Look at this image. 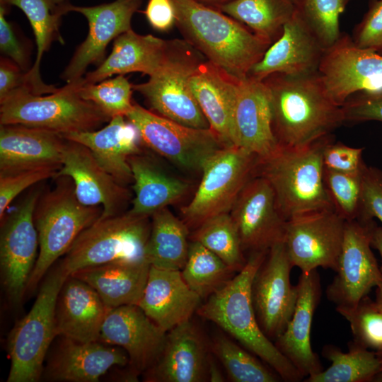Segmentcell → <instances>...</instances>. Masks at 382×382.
<instances>
[{
  "label": "cell",
  "mask_w": 382,
  "mask_h": 382,
  "mask_svg": "<svg viewBox=\"0 0 382 382\" xmlns=\"http://www.w3.org/2000/svg\"><path fill=\"white\" fill-rule=\"evenodd\" d=\"M214 355L211 353L207 365L208 381L222 382L225 381L224 376L216 363Z\"/></svg>",
  "instance_id": "53"
},
{
  "label": "cell",
  "mask_w": 382,
  "mask_h": 382,
  "mask_svg": "<svg viewBox=\"0 0 382 382\" xmlns=\"http://www.w3.org/2000/svg\"><path fill=\"white\" fill-rule=\"evenodd\" d=\"M371 246L380 254L381 258L380 268L382 272V227L378 226L376 223L374 224L371 231Z\"/></svg>",
  "instance_id": "54"
},
{
  "label": "cell",
  "mask_w": 382,
  "mask_h": 382,
  "mask_svg": "<svg viewBox=\"0 0 382 382\" xmlns=\"http://www.w3.org/2000/svg\"><path fill=\"white\" fill-rule=\"evenodd\" d=\"M330 137L304 147L279 145L258 157L254 176L271 185L278 209L286 221L326 209H335L324 178L323 151Z\"/></svg>",
  "instance_id": "4"
},
{
  "label": "cell",
  "mask_w": 382,
  "mask_h": 382,
  "mask_svg": "<svg viewBox=\"0 0 382 382\" xmlns=\"http://www.w3.org/2000/svg\"><path fill=\"white\" fill-rule=\"evenodd\" d=\"M211 352L221 363L233 382H278L282 378L252 352L223 334L210 340Z\"/></svg>",
  "instance_id": "40"
},
{
  "label": "cell",
  "mask_w": 382,
  "mask_h": 382,
  "mask_svg": "<svg viewBox=\"0 0 382 382\" xmlns=\"http://www.w3.org/2000/svg\"><path fill=\"white\" fill-rule=\"evenodd\" d=\"M110 119L79 95L77 83L48 96L33 93L23 86L0 103V125H22L62 135L96 130Z\"/></svg>",
  "instance_id": "6"
},
{
  "label": "cell",
  "mask_w": 382,
  "mask_h": 382,
  "mask_svg": "<svg viewBox=\"0 0 382 382\" xmlns=\"http://www.w3.org/2000/svg\"><path fill=\"white\" fill-rule=\"evenodd\" d=\"M8 7L0 4V50L24 72L30 71V48L21 40L13 25L5 17Z\"/></svg>",
  "instance_id": "49"
},
{
  "label": "cell",
  "mask_w": 382,
  "mask_h": 382,
  "mask_svg": "<svg viewBox=\"0 0 382 382\" xmlns=\"http://www.w3.org/2000/svg\"><path fill=\"white\" fill-rule=\"evenodd\" d=\"M294 267L284 242L272 246L258 268L251 287L253 308L265 335L275 340L291 320L298 297L290 281Z\"/></svg>",
  "instance_id": "14"
},
{
  "label": "cell",
  "mask_w": 382,
  "mask_h": 382,
  "mask_svg": "<svg viewBox=\"0 0 382 382\" xmlns=\"http://www.w3.org/2000/svg\"><path fill=\"white\" fill-rule=\"evenodd\" d=\"M125 117L138 129L143 145L186 170L201 171L207 160L225 146L210 128L183 125L137 103Z\"/></svg>",
  "instance_id": "11"
},
{
  "label": "cell",
  "mask_w": 382,
  "mask_h": 382,
  "mask_svg": "<svg viewBox=\"0 0 382 382\" xmlns=\"http://www.w3.org/2000/svg\"><path fill=\"white\" fill-rule=\"evenodd\" d=\"M210 340L191 320L166 333L162 352L143 373L145 382H203L208 381Z\"/></svg>",
  "instance_id": "22"
},
{
  "label": "cell",
  "mask_w": 382,
  "mask_h": 382,
  "mask_svg": "<svg viewBox=\"0 0 382 382\" xmlns=\"http://www.w3.org/2000/svg\"><path fill=\"white\" fill-rule=\"evenodd\" d=\"M144 13L150 25L161 32L170 30L176 23L172 0H149Z\"/></svg>",
  "instance_id": "51"
},
{
  "label": "cell",
  "mask_w": 382,
  "mask_h": 382,
  "mask_svg": "<svg viewBox=\"0 0 382 382\" xmlns=\"http://www.w3.org/2000/svg\"><path fill=\"white\" fill-rule=\"evenodd\" d=\"M151 227L145 255L151 266L182 270L188 256V226L167 207L151 215Z\"/></svg>",
  "instance_id": "35"
},
{
  "label": "cell",
  "mask_w": 382,
  "mask_h": 382,
  "mask_svg": "<svg viewBox=\"0 0 382 382\" xmlns=\"http://www.w3.org/2000/svg\"><path fill=\"white\" fill-rule=\"evenodd\" d=\"M263 81L270 91L272 126L279 145L307 146L345 123L342 106L328 96L318 72L275 74Z\"/></svg>",
  "instance_id": "1"
},
{
  "label": "cell",
  "mask_w": 382,
  "mask_h": 382,
  "mask_svg": "<svg viewBox=\"0 0 382 382\" xmlns=\"http://www.w3.org/2000/svg\"><path fill=\"white\" fill-rule=\"evenodd\" d=\"M202 4H206L207 6H219L221 4L226 3L231 0H196Z\"/></svg>",
  "instance_id": "56"
},
{
  "label": "cell",
  "mask_w": 382,
  "mask_h": 382,
  "mask_svg": "<svg viewBox=\"0 0 382 382\" xmlns=\"http://www.w3.org/2000/svg\"><path fill=\"white\" fill-rule=\"evenodd\" d=\"M24 72L13 61L4 57L0 60V103L13 91L25 86Z\"/></svg>",
  "instance_id": "52"
},
{
  "label": "cell",
  "mask_w": 382,
  "mask_h": 382,
  "mask_svg": "<svg viewBox=\"0 0 382 382\" xmlns=\"http://www.w3.org/2000/svg\"><path fill=\"white\" fill-rule=\"evenodd\" d=\"M168 41L152 35H142L129 30L114 40L109 56L94 71L86 73L81 85L100 82L114 74L140 72L149 76L162 64Z\"/></svg>",
  "instance_id": "31"
},
{
  "label": "cell",
  "mask_w": 382,
  "mask_h": 382,
  "mask_svg": "<svg viewBox=\"0 0 382 382\" xmlns=\"http://www.w3.org/2000/svg\"><path fill=\"white\" fill-rule=\"evenodd\" d=\"M290 1H292L296 6L299 4L301 0H290Z\"/></svg>",
  "instance_id": "57"
},
{
  "label": "cell",
  "mask_w": 382,
  "mask_h": 382,
  "mask_svg": "<svg viewBox=\"0 0 382 382\" xmlns=\"http://www.w3.org/2000/svg\"><path fill=\"white\" fill-rule=\"evenodd\" d=\"M325 50L296 8L280 37L253 65L248 77L263 81L275 74L302 76L316 73Z\"/></svg>",
  "instance_id": "21"
},
{
  "label": "cell",
  "mask_w": 382,
  "mask_h": 382,
  "mask_svg": "<svg viewBox=\"0 0 382 382\" xmlns=\"http://www.w3.org/2000/svg\"><path fill=\"white\" fill-rule=\"evenodd\" d=\"M216 7L270 44L280 37L296 9L290 0H231Z\"/></svg>",
  "instance_id": "36"
},
{
  "label": "cell",
  "mask_w": 382,
  "mask_h": 382,
  "mask_svg": "<svg viewBox=\"0 0 382 382\" xmlns=\"http://www.w3.org/2000/svg\"><path fill=\"white\" fill-rule=\"evenodd\" d=\"M166 333L138 305H124L108 311L99 341L120 347L127 352L128 371L137 379L160 357Z\"/></svg>",
  "instance_id": "19"
},
{
  "label": "cell",
  "mask_w": 382,
  "mask_h": 382,
  "mask_svg": "<svg viewBox=\"0 0 382 382\" xmlns=\"http://www.w3.org/2000/svg\"><path fill=\"white\" fill-rule=\"evenodd\" d=\"M318 73L328 96L342 106L356 93L382 88V54L341 35L325 50Z\"/></svg>",
  "instance_id": "16"
},
{
  "label": "cell",
  "mask_w": 382,
  "mask_h": 382,
  "mask_svg": "<svg viewBox=\"0 0 382 382\" xmlns=\"http://www.w3.org/2000/svg\"><path fill=\"white\" fill-rule=\"evenodd\" d=\"M267 252L250 253L243 269L224 286L209 296L196 313L216 324L241 345L258 357L282 381H301L303 376L262 332L253 308L252 283Z\"/></svg>",
  "instance_id": "2"
},
{
  "label": "cell",
  "mask_w": 382,
  "mask_h": 382,
  "mask_svg": "<svg viewBox=\"0 0 382 382\" xmlns=\"http://www.w3.org/2000/svg\"><path fill=\"white\" fill-rule=\"evenodd\" d=\"M172 1L185 40L233 78H247L271 45L221 11L196 0Z\"/></svg>",
  "instance_id": "3"
},
{
  "label": "cell",
  "mask_w": 382,
  "mask_h": 382,
  "mask_svg": "<svg viewBox=\"0 0 382 382\" xmlns=\"http://www.w3.org/2000/svg\"><path fill=\"white\" fill-rule=\"evenodd\" d=\"M181 274L188 286L202 299L224 286L235 272L221 258L199 242H190L188 256Z\"/></svg>",
  "instance_id": "38"
},
{
  "label": "cell",
  "mask_w": 382,
  "mask_h": 382,
  "mask_svg": "<svg viewBox=\"0 0 382 382\" xmlns=\"http://www.w3.org/2000/svg\"><path fill=\"white\" fill-rule=\"evenodd\" d=\"M230 214L244 253L267 251L284 241L286 221L278 209L271 185L262 177L253 176L248 182Z\"/></svg>",
  "instance_id": "17"
},
{
  "label": "cell",
  "mask_w": 382,
  "mask_h": 382,
  "mask_svg": "<svg viewBox=\"0 0 382 382\" xmlns=\"http://www.w3.org/2000/svg\"><path fill=\"white\" fill-rule=\"evenodd\" d=\"M60 169L58 166H42L0 173V220L13 201L28 187L48 178H54Z\"/></svg>",
  "instance_id": "45"
},
{
  "label": "cell",
  "mask_w": 382,
  "mask_h": 382,
  "mask_svg": "<svg viewBox=\"0 0 382 382\" xmlns=\"http://www.w3.org/2000/svg\"><path fill=\"white\" fill-rule=\"evenodd\" d=\"M149 218L128 210L98 219L79 235L59 265L69 276L111 262H148L145 250L151 227Z\"/></svg>",
  "instance_id": "7"
},
{
  "label": "cell",
  "mask_w": 382,
  "mask_h": 382,
  "mask_svg": "<svg viewBox=\"0 0 382 382\" xmlns=\"http://www.w3.org/2000/svg\"><path fill=\"white\" fill-rule=\"evenodd\" d=\"M128 162L134 192L129 211L134 214L151 217L180 200L189 190L187 182L168 174L142 153L131 156Z\"/></svg>",
  "instance_id": "33"
},
{
  "label": "cell",
  "mask_w": 382,
  "mask_h": 382,
  "mask_svg": "<svg viewBox=\"0 0 382 382\" xmlns=\"http://www.w3.org/2000/svg\"><path fill=\"white\" fill-rule=\"evenodd\" d=\"M352 40L361 49L382 54V0H376L372 3L357 25Z\"/></svg>",
  "instance_id": "48"
},
{
  "label": "cell",
  "mask_w": 382,
  "mask_h": 382,
  "mask_svg": "<svg viewBox=\"0 0 382 382\" xmlns=\"http://www.w3.org/2000/svg\"><path fill=\"white\" fill-rule=\"evenodd\" d=\"M190 239L211 250L235 272L241 271L247 263L248 258L230 213L207 219L196 228Z\"/></svg>",
  "instance_id": "39"
},
{
  "label": "cell",
  "mask_w": 382,
  "mask_h": 382,
  "mask_svg": "<svg viewBox=\"0 0 382 382\" xmlns=\"http://www.w3.org/2000/svg\"><path fill=\"white\" fill-rule=\"evenodd\" d=\"M141 3L142 0H115L94 6H76L68 2V12H78L86 17L88 32L61 78L67 83H76L83 79L91 64L100 65L104 60L105 50L110 41L132 30V16Z\"/></svg>",
  "instance_id": "18"
},
{
  "label": "cell",
  "mask_w": 382,
  "mask_h": 382,
  "mask_svg": "<svg viewBox=\"0 0 382 382\" xmlns=\"http://www.w3.org/2000/svg\"><path fill=\"white\" fill-rule=\"evenodd\" d=\"M382 223V170L366 163L361 171V195L357 220Z\"/></svg>",
  "instance_id": "46"
},
{
  "label": "cell",
  "mask_w": 382,
  "mask_h": 382,
  "mask_svg": "<svg viewBox=\"0 0 382 382\" xmlns=\"http://www.w3.org/2000/svg\"><path fill=\"white\" fill-rule=\"evenodd\" d=\"M349 0H301L296 8L326 50L340 37V16Z\"/></svg>",
  "instance_id": "43"
},
{
  "label": "cell",
  "mask_w": 382,
  "mask_h": 382,
  "mask_svg": "<svg viewBox=\"0 0 382 382\" xmlns=\"http://www.w3.org/2000/svg\"><path fill=\"white\" fill-rule=\"evenodd\" d=\"M67 139L46 129L0 125V173L42 166L62 167Z\"/></svg>",
  "instance_id": "26"
},
{
  "label": "cell",
  "mask_w": 382,
  "mask_h": 382,
  "mask_svg": "<svg viewBox=\"0 0 382 382\" xmlns=\"http://www.w3.org/2000/svg\"><path fill=\"white\" fill-rule=\"evenodd\" d=\"M379 306L382 308V286L376 287V299ZM381 364V371H382V352H376Z\"/></svg>",
  "instance_id": "55"
},
{
  "label": "cell",
  "mask_w": 382,
  "mask_h": 382,
  "mask_svg": "<svg viewBox=\"0 0 382 382\" xmlns=\"http://www.w3.org/2000/svg\"><path fill=\"white\" fill-rule=\"evenodd\" d=\"M361 171L358 173H347L325 168L324 170L325 182L335 210L346 221L355 220L359 216Z\"/></svg>",
  "instance_id": "44"
},
{
  "label": "cell",
  "mask_w": 382,
  "mask_h": 382,
  "mask_svg": "<svg viewBox=\"0 0 382 382\" xmlns=\"http://www.w3.org/2000/svg\"><path fill=\"white\" fill-rule=\"evenodd\" d=\"M345 122H382V88L352 95L342 105Z\"/></svg>",
  "instance_id": "47"
},
{
  "label": "cell",
  "mask_w": 382,
  "mask_h": 382,
  "mask_svg": "<svg viewBox=\"0 0 382 382\" xmlns=\"http://www.w3.org/2000/svg\"><path fill=\"white\" fill-rule=\"evenodd\" d=\"M239 79L209 61H202L190 78V86L209 128L225 146L235 145L233 108Z\"/></svg>",
  "instance_id": "29"
},
{
  "label": "cell",
  "mask_w": 382,
  "mask_h": 382,
  "mask_svg": "<svg viewBox=\"0 0 382 382\" xmlns=\"http://www.w3.org/2000/svg\"><path fill=\"white\" fill-rule=\"evenodd\" d=\"M68 1L55 3L53 0H0L6 7L15 6L27 16L32 27L37 45L35 62L25 74V86L33 93L43 95L59 90L53 85L43 82L40 73L42 58L54 41L64 43L59 27L63 15L68 13Z\"/></svg>",
  "instance_id": "34"
},
{
  "label": "cell",
  "mask_w": 382,
  "mask_h": 382,
  "mask_svg": "<svg viewBox=\"0 0 382 382\" xmlns=\"http://www.w3.org/2000/svg\"><path fill=\"white\" fill-rule=\"evenodd\" d=\"M86 146L100 166L118 183H133L128 162L131 156L141 154L143 143L137 127L125 116H115L100 129L63 135Z\"/></svg>",
  "instance_id": "30"
},
{
  "label": "cell",
  "mask_w": 382,
  "mask_h": 382,
  "mask_svg": "<svg viewBox=\"0 0 382 382\" xmlns=\"http://www.w3.org/2000/svg\"><path fill=\"white\" fill-rule=\"evenodd\" d=\"M201 54L186 40L168 41L166 57L147 81L132 85L157 114L183 125L209 128L195 100L190 78L202 61Z\"/></svg>",
  "instance_id": "9"
},
{
  "label": "cell",
  "mask_w": 382,
  "mask_h": 382,
  "mask_svg": "<svg viewBox=\"0 0 382 382\" xmlns=\"http://www.w3.org/2000/svg\"><path fill=\"white\" fill-rule=\"evenodd\" d=\"M54 187L42 191L33 213L39 253L26 292L33 291L53 263L65 254L79 235L100 217L103 208L86 206L77 199L73 180L66 175L54 178Z\"/></svg>",
  "instance_id": "5"
},
{
  "label": "cell",
  "mask_w": 382,
  "mask_h": 382,
  "mask_svg": "<svg viewBox=\"0 0 382 382\" xmlns=\"http://www.w3.org/2000/svg\"><path fill=\"white\" fill-rule=\"evenodd\" d=\"M296 286L298 297L294 314L274 343L303 378H306L323 370L311 342L313 314L321 297L317 270L301 272Z\"/></svg>",
  "instance_id": "24"
},
{
  "label": "cell",
  "mask_w": 382,
  "mask_h": 382,
  "mask_svg": "<svg viewBox=\"0 0 382 382\" xmlns=\"http://www.w3.org/2000/svg\"><path fill=\"white\" fill-rule=\"evenodd\" d=\"M258 156L237 145L224 146L212 155L192 199L181 209L187 226L197 228L214 216L230 213L239 194L254 176Z\"/></svg>",
  "instance_id": "10"
},
{
  "label": "cell",
  "mask_w": 382,
  "mask_h": 382,
  "mask_svg": "<svg viewBox=\"0 0 382 382\" xmlns=\"http://www.w3.org/2000/svg\"><path fill=\"white\" fill-rule=\"evenodd\" d=\"M202 299L183 278L180 270L150 267L146 284L138 306L166 332L191 320Z\"/></svg>",
  "instance_id": "27"
},
{
  "label": "cell",
  "mask_w": 382,
  "mask_h": 382,
  "mask_svg": "<svg viewBox=\"0 0 382 382\" xmlns=\"http://www.w3.org/2000/svg\"><path fill=\"white\" fill-rule=\"evenodd\" d=\"M322 355L331 362L325 370L306 378V382H370L381 371L376 352L353 340L348 343V352L326 345Z\"/></svg>",
  "instance_id": "37"
},
{
  "label": "cell",
  "mask_w": 382,
  "mask_h": 382,
  "mask_svg": "<svg viewBox=\"0 0 382 382\" xmlns=\"http://www.w3.org/2000/svg\"><path fill=\"white\" fill-rule=\"evenodd\" d=\"M60 175L71 178L81 204L102 207L99 219L126 212L129 190L104 170L84 145L67 139L62 165L54 178Z\"/></svg>",
  "instance_id": "20"
},
{
  "label": "cell",
  "mask_w": 382,
  "mask_h": 382,
  "mask_svg": "<svg viewBox=\"0 0 382 382\" xmlns=\"http://www.w3.org/2000/svg\"><path fill=\"white\" fill-rule=\"evenodd\" d=\"M76 83L79 95L93 103L110 118L126 116L133 108L132 85L122 74L93 84Z\"/></svg>",
  "instance_id": "42"
},
{
  "label": "cell",
  "mask_w": 382,
  "mask_h": 382,
  "mask_svg": "<svg viewBox=\"0 0 382 382\" xmlns=\"http://www.w3.org/2000/svg\"><path fill=\"white\" fill-rule=\"evenodd\" d=\"M148 262H111L81 269L71 274L93 288L110 309L138 305L148 279Z\"/></svg>",
  "instance_id": "32"
},
{
  "label": "cell",
  "mask_w": 382,
  "mask_h": 382,
  "mask_svg": "<svg viewBox=\"0 0 382 382\" xmlns=\"http://www.w3.org/2000/svg\"><path fill=\"white\" fill-rule=\"evenodd\" d=\"M67 277L59 264L53 268L44 279L30 311L9 333L11 368L7 382H37L42 378L45 359L57 336L55 307Z\"/></svg>",
  "instance_id": "8"
},
{
  "label": "cell",
  "mask_w": 382,
  "mask_h": 382,
  "mask_svg": "<svg viewBox=\"0 0 382 382\" xmlns=\"http://www.w3.org/2000/svg\"><path fill=\"white\" fill-rule=\"evenodd\" d=\"M235 145L258 157L273 151L278 143L272 126L270 91L263 81H239L233 108Z\"/></svg>",
  "instance_id": "25"
},
{
  "label": "cell",
  "mask_w": 382,
  "mask_h": 382,
  "mask_svg": "<svg viewBox=\"0 0 382 382\" xmlns=\"http://www.w3.org/2000/svg\"><path fill=\"white\" fill-rule=\"evenodd\" d=\"M42 191L34 187L1 221V279L14 307L21 305L38 257L39 240L33 213Z\"/></svg>",
  "instance_id": "12"
},
{
  "label": "cell",
  "mask_w": 382,
  "mask_h": 382,
  "mask_svg": "<svg viewBox=\"0 0 382 382\" xmlns=\"http://www.w3.org/2000/svg\"><path fill=\"white\" fill-rule=\"evenodd\" d=\"M336 311L349 323L355 343L382 352V308L376 300L367 295L355 307Z\"/></svg>",
  "instance_id": "41"
},
{
  "label": "cell",
  "mask_w": 382,
  "mask_h": 382,
  "mask_svg": "<svg viewBox=\"0 0 382 382\" xmlns=\"http://www.w3.org/2000/svg\"><path fill=\"white\" fill-rule=\"evenodd\" d=\"M362 153V148L351 147L340 142L332 143L331 140L323 151L324 167L341 173H360L365 165Z\"/></svg>",
  "instance_id": "50"
},
{
  "label": "cell",
  "mask_w": 382,
  "mask_h": 382,
  "mask_svg": "<svg viewBox=\"0 0 382 382\" xmlns=\"http://www.w3.org/2000/svg\"><path fill=\"white\" fill-rule=\"evenodd\" d=\"M374 220L347 221L336 274L325 290L336 310L355 307L373 287L382 286V272L372 252Z\"/></svg>",
  "instance_id": "13"
},
{
  "label": "cell",
  "mask_w": 382,
  "mask_h": 382,
  "mask_svg": "<svg viewBox=\"0 0 382 382\" xmlns=\"http://www.w3.org/2000/svg\"><path fill=\"white\" fill-rule=\"evenodd\" d=\"M346 220L335 209H326L286 221L284 244L294 267L301 272L318 267L337 270Z\"/></svg>",
  "instance_id": "15"
},
{
  "label": "cell",
  "mask_w": 382,
  "mask_h": 382,
  "mask_svg": "<svg viewBox=\"0 0 382 382\" xmlns=\"http://www.w3.org/2000/svg\"><path fill=\"white\" fill-rule=\"evenodd\" d=\"M110 310L93 288L69 275L56 303L57 336L84 343L99 341L103 321Z\"/></svg>",
  "instance_id": "28"
},
{
  "label": "cell",
  "mask_w": 382,
  "mask_h": 382,
  "mask_svg": "<svg viewBox=\"0 0 382 382\" xmlns=\"http://www.w3.org/2000/svg\"><path fill=\"white\" fill-rule=\"evenodd\" d=\"M60 337L43 369L47 381L96 382L112 366L128 365V354L120 347Z\"/></svg>",
  "instance_id": "23"
},
{
  "label": "cell",
  "mask_w": 382,
  "mask_h": 382,
  "mask_svg": "<svg viewBox=\"0 0 382 382\" xmlns=\"http://www.w3.org/2000/svg\"><path fill=\"white\" fill-rule=\"evenodd\" d=\"M55 3L59 4L65 1H68L67 0H53Z\"/></svg>",
  "instance_id": "58"
}]
</instances>
